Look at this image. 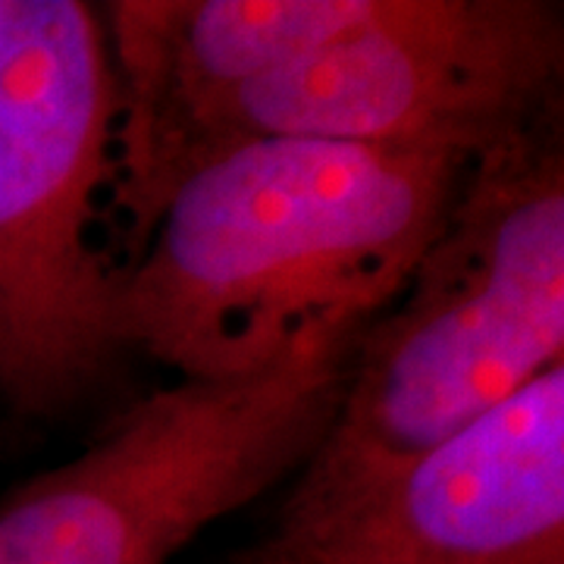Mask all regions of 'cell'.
<instances>
[{"label":"cell","instance_id":"cell-1","mask_svg":"<svg viewBox=\"0 0 564 564\" xmlns=\"http://www.w3.org/2000/svg\"><path fill=\"white\" fill-rule=\"evenodd\" d=\"M474 158L267 139L185 173L122 267L120 343L180 380L267 370L307 326L380 314Z\"/></svg>","mask_w":564,"mask_h":564},{"label":"cell","instance_id":"cell-2","mask_svg":"<svg viewBox=\"0 0 564 564\" xmlns=\"http://www.w3.org/2000/svg\"><path fill=\"white\" fill-rule=\"evenodd\" d=\"M564 364L562 110L477 154L402 292L367 323L280 521L380 480Z\"/></svg>","mask_w":564,"mask_h":564},{"label":"cell","instance_id":"cell-3","mask_svg":"<svg viewBox=\"0 0 564 564\" xmlns=\"http://www.w3.org/2000/svg\"><path fill=\"white\" fill-rule=\"evenodd\" d=\"M117 73L98 7L0 0V408L54 417L120 355Z\"/></svg>","mask_w":564,"mask_h":564},{"label":"cell","instance_id":"cell-4","mask_svg":"<svg viewBox=\"0 0 564 564\" xmlns=\"http://www.w3.org/2000/svg\"><path fill=\"white\" fill-rule=\"evenodd\" d=\"M377 314L307 326L236 380H180L0 505V564H166L202 530L299 477L339 411Z\"/></svg>","mask_w":564,"mask_h":564},{"label":"cell","instance_id":"cell-5","mask_svg":"<svg viewBox=\"0 0 564 564\" xmlns=\"http://www.w3.org/2000/svg\"><path fill=\"white\" fill-rule=\"evenodd\" d=\"M564 13L549 0H370L311 54L245 85L173 144L132 223L248 141L430 148L477 158L562 110Z\"/></svg>","mask_w":564,"mask_h":564},{"label":"cell","instance_id":"cell-6","mask_svg":"<svg viewBox=\"0 0 564 564\" xmlns=\"http://www.w3.org/2000/svg\"><path fill=\"white\" fill-rule=\"evenodd\" d=\"M261 564H564V364L355 496L280 521Z\"/></svg>","mask_w":564,"mask_h":564},{"label":"cell","instance_id":"cell-7","mask_svg":"<svg viewBox=\"0 0 564 564\" xmlns=\"http://www.w3.org/2000/svg\"><path fill=\"white\" fill-rule=\"evenodd\" d=\"M370 0H117L101 7L117 73L113 204L132 220L173 144L207 110L311 54Z\"/></svg>","mask_w":564,"mask_h":564}]
</instances>
